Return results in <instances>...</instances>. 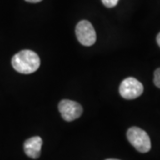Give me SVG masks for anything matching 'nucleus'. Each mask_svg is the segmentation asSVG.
<instances>
[{"label": "nucleus", "mask_w": 160, "mask_h": 160, "mask_svg": "<svg viewBox=\"0 0 160 160\" xmlns=\"http://www.w3.org/2000/svg\"><path fill=\"white\" fill-rule=\"evenodd\" d=\"M43 140L39 136H34L28 139L23 145L24 152L30 158L37 159L40 157Z\"/></svg>", "instance_id": "obj_6"}, {"label": "nucleus", "mask_w": 160, "mask_h": 160, "mask_svg": "<svg viewBox=\"0 0 160 160\" xmlns=\"http://www.w3.org/2000/svg\"><path fill=\"white\" fill-rule=\"evenodd\" d=\"M142 84L134 78H127L122 81L119 86L120 95L126 100H133L142 94Z\"/></svg>", "instance_id": "obj_4"}, {"label": "nucleus", "mask_w": 160, "mask_h": 160, "mask_svg": "<svg viewBox=\"0 0 160 160\" xmlns=\"http://www.w3.org/2000/svg\"><path fill=\"white\" fill-rule=\"evenodd\" d=\"M76 36L81 45L91 46L96 42V32L92 23L83 20L76 26Z\"/></svg>", "instance_id": "obj_3"}, {"label": "nucleus", "mask_w": 160, "mask_h": 160, "mask_svg": "<svg viewBox=\"0 0 160 160\" xmlns=\"http://www.w3.org/2000/svg\"><path fill=\"white\" fill-rule=\"evenodd\" d=\"M126 136L129 142L141 153H147L151 149V142L149 134L140 127L132 126L130 127Z\"/></svg>", "instance_id": "obj_2"}, {"label": "nucleus", "mask_w": 160, "mask_h": 160, "mask_svg": "<svg viewBox=\"0 0 160 160\" xmlns=\"http://www.w3.org/2000/svg\"><path fill=\"white\" fill-rule=\"evenodd\" d=\"M12 68L22 74H31L40 66L39 56L31 50H22L12 59Z\"/></svg>", "instance_id": "obj_1"}, {"label": "nucleus", "mask_w": 160, "mask_h": 160, "mask_svg": "<svg viewBox=\"0 0 160 160\" xmlns=\"http://www.w3.org/2000/svg\"><path fill=\"white\" fill-rule=\"evenodd\" d=\"M58 109L62 115V118L68 122L78 118L83 113V108L79 103L67 99L60 102Z\"/></svg>", "instance_id": "obj_5"}, {"label": "nucleus", "mask_w": 160, "mask_h": 160, "mask_svg": "<svg viewBox=\"0 0 160 160\" xmlns=\"http://www.w3.org/2000/svg\"><path fill=\"white\" fill-rule=\"evenodd\" d=\"M157 43H158V45L160 47V32L158 33V35L157 36Z\"/></svg>", "instance_id": "obj_10"}, {"label": "nucleus", "mask_w": 160, "mask_h": 160, "mask_svg": "<svg viewBox=\"0 0 160 160\" xmlns=\"http://www.w3.org/2000/svg\"><path fill=\"white\" fill-rule=\"evenodd\" d=\"M106 160H119V159H115V158H109V159H106Z\"/></svg>", "instance_id": "obj_11"}, {"label": "nucleus", "mask_w": 160, "mask_h": 160, "mask_svg": "<svg viewBox=\"0 0 160 160\" xmlns=\"http://www.w3.org/2000/svg\"><path fill=\"white\" fill-rule=\"evenodd\" d=\"M119 0H102V4L108 8H112L118 5Z\"/></svg>", "instance_id": "obj_7"}, {"label": "nucleus", "mask_w": 160, "mask_h": 160, "mask_svg": "<svg viewBox=\"0 0 160 160\" xmlns=\"http://www.w3.org/2000/svg\"><path fill=\"white\" fill-rule=\"evenodd\" d=\"M154 84L157 87L160 88V68L155 70L154 73Z\"/></svg>", "instance_id": "obj_8"}, {"label": "nucleus", "mask_w": 160, "mask_h": 160, "mask_svg": "<svg viewBox=\"0 0 160 160\" xmlns=\"http://www.w3.org/2000/svg\"><path fill=\"white\" fill-rule=\"evenodd\" d=\"M25 1H27L29 3H32V4H36V3H39L42 0H25Z\"/></svg>", "instance_id": "obj_9"}]
</instances>
